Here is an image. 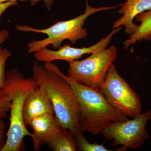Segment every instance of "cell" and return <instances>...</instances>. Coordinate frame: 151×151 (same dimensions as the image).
I'll return each instance as SVG.
<instances>
[{"mask_svg":"<svg viewBox=\"0 0 151 151\" xmlns=\"http://www.w3.org/2000/svg\"><path fill=\"white\" fill-rule=\"evenodd\" d=\"M99 89L112 107L127 117L135 118L142 113V103L139 96L117 72L114 64Z\"/></svg>","mask_w":151,"mask_h":151,"instance_id":"6","label":"cell"},{"mask_svg":"<svg viewBox=\"0 0 151 151\" xmlns=\"http://www.w3.org/2000/svg\"><path fill=\"white\" fill-rule=\"evenodd\" d=\"M33 77L25 78L17 69L16 80L12 96L9 128L7 133L5 145L2 151H20L24 150V137H31L23 116V108L28 94L38 86Z\"/></svg>","mask_w":151,"mask_h":151,"instance_id":"4","label":"cell"},{"mask_svg":"<svg viewBox=\"0 0 151 151\" xmlns=\"http://www.w3.org/2000/svg\"><path fill=\"white\" fill-rule=\"evenodd\" d=\"M47 145L50 150L54 151L77 150L72 133L69 130L65 128L57 134Z\"/></svg>","mask_w":151,"mask_h":151,"instance_id":"13","label":"cell"},{"mask_svg":"<svg viewBox=\"0 0 151 151\" xmlns=\"http://www.w3.org/2000/svg\"><path fill=\"white\" fill-rule=\"evenodd\" d=\"M17 2H6L0 3V19L4 13L7 10L13 6L17 5Z\"/></svg>","mask_w":151,"mask_h":151,"instance_id":"19","label":"cell"},{"mask_svg":"<svg viewBox=\"0 0 151 151\" xmlns=\"http://www.w3.org/2000/svg\"><path fill=\"white\" fill-rule=\"evenodd\" d=\"M6 125L4 122L0 119V151L4 148L6 142L4 141Z\"/></svg>","mask_w":151,"mask_h":151,"instance_id":"17","label":"cell"},{"mask_svg":"<svg viewBox=\"0 0 151 151\" xmlns=\"http://www.w3.org/2000/svg\"><path fill=\"white\" fill-rule=\"evenodd\" d=\"M32 76L39 86L44 88L63 127L71 132L73 138L82 133L78 103L69 83L56 72L37 62L33 65Z\"/></svg>","mask_w":151,"mask_h":151,"instance_id":"2","label":"cell"},{"mask_svg":"<svg viewBox=\"0 0 151 151\" xmlns=\"http://www.w3.org/2000/svg\"><path fill=\"white\" fill-rule=\"evenodd\" d=\"M32 130L31 137L33 149L38 151L47 145L58 133L64 128L55 114H44L36 117L29 126Z\"/></svg>","mask_w":151,"mask_h":151,"instance_id":"9","label":"cell"},{"mask_svg":"<svg viewBox=\"0 0 151 151\" xmlns=\"http://www.w3.org/2000/svg\"><path fill=\"white\" fill-rule=\"evenodd\" d=\"M122 29V27L113 29L106 37L88 47L78 48L65 44L56 50H52L45 47L35 52L34 56L36 60L45 63H51L56 60H65L68 63L77 60L84 55L91 54L107 48L113 37Z\"/></svg>","mask_w":151,"mask_h":151,"instance_id":"8","label":"cell"},{"mask_svg":"<svg viewBox=\"0 0 151 151\" xmlns=\"http://www.w3.org/2000/svg\"><path fill=\"white\" fill-rule=\"evenodd\" d=\"M151 119V109L132 120L116 122L108 124L101 132L107 139L112 140L113 147L137 150L150 137L146 125Z\"/></svg>","mask_w":151,"mask_h":151,"instance_id":"7","label":"cell"},{"mask_svg":"<svg viewBox=\"0 0 151 151\" xmlns=\"http://www.w3.org/2000/svg\"><path fill=\"white\" fill-rule=\"evenodd\" d=\"M136 21L140 22L138 29L134 33L130 35L124 42L125 49H128L137 42L151 40V9L138 15L135 18Z\"/></svg>","mask_w":151,"mask_h":151,"instance_id":"12","label":"cell"},{"mask_svg":"<svg viewBox=\"0 0 151 151\" xmlns=\"http://www.w3.org/2000/svg\"><path fill=\"white\" fill-rule=\"evenodd\" d=\"M44 66L62 76L72 86L78 104L79 125L82 132L98 135L110 123L128 120L127 116L111 106L99 89L74 81L63 74L52 62L45 63Z\"/></svg>","mask_w":151,"mask_h":151,"instance_id":"1","label":"cell"},{"mask_svg":"<svg viewBox=\"0 0 151 151\" xmlns=\"http://www.w3.org/2000/svg\"><path fill=\"white\" fill-rule=\"evenodd\" d=\"M86 2V10L84 13L69 20L58 22L47 28L40 29L25 25H16L15 29L18 31L42 33L47 35L46 38L29 42L28 44V53H34L50 45H52L55 48H59L66 40L74 44L79 40L86 38L88 35V31L83 26L89 16L102 11L113 9L121 5L116 6L94 8L89 5L88 0Z\"/></svg>","mask_w":151,"mask_h":151,"instance_id":"3","label":"cell"},{"mask_svg":"<svg viewBox=\"0 0 151 151\" xmlns=\"http://www.w3.org/2000/svg\"><path fill=\"white\" fill-rule=\"evenodd\" d=\"M9 36V33L5 29L1 30L0 31V47L3 42L5 41Z\"/></svg>","mask_w":151,"mask_h":151,"instance_id":"20","label":"cell"},{"mask_svg":"<svg viewBox=\"0 0 151 151\" xmlns=\"http://www.w3.org/2000/svg\"><path fill=\"white\" fill-rule=\"evenodd\" d=\"M14 81L11 77L6 78L5 86L0 89V119L6 118L10 110Z\"/></svg>","mask_w":151,"mask_h":151,"instance_id":"14","label":"cell"},{"mask_svg":"<svg viewBox=\"0 0 151 151\" xmlns=\"http://www.w3.org/2000/svg\"><path fill=\"white\" fill-rule=\"evenodd\" d=\"M40 1H43L45 7L48 11H50L52 7L54 4L53 0H30V3L32 6H34Z\"/></svg>","mask_w":151,"mask_h":151,"instance_id":"18","label":"cell"},{"mask_svg":"<svg viewBox=\"0 0 151 151\" xmlns=\"http://www.w3.org/2000/svg\"><path fill=\"white\" fill-rule=\"evenodd\" d=\"M27 0H0V3L6 2H17L18 1H20L22 2L26 1Z\"/></svg>","mask_w":151,"mask_h":151,"instance_id":"21","label":"cell"},{"mask_svg":"<svg viewBox=\"0 0 151 151\" xmlns=\"http://www.w3.org/2000/svg\"><path fill=\"white\" fill-rule=\"evenodd\" d=\"M121 6L118 12L122 16L114 23L113 29L124 26L125 32L132 35L139 27L134 23V19L139 14L151 9V0H126Z\"/></svg>","mask_w":151,"mask_h":151,"instance_id":"11","label":"cell"},{"mask_svg":"<svg viewBox=\"0 0 151 151\" xmlns=\"http://www.w3.org/2000/svg\"><path fill=\"white\" fill-rule=\"evenodd\" d=\"M44 114H55L54 108L42 86H37L30 92L25 100L23 116L26 126H29L33 119Z\"/></svg>","mask_w":151,"mask_h":151,"instance_id":"10","label":"cell"},{"mask_svg":"<svg viewBox=\"0 0 151 151\" xmlns=\"http://www.w3.org/2000/svg\"><path fill=\"white\" fill-rule=\"evenodd\" d=\"M118 56L117 48L112 45L82 60L70 61L67 76L80 84L99 89Z\"/></svg>","mask_w":151,"mask_h":151,"instance_id":"5","label":"cell"},{"mask_svg":"<svg viewBox=\"0 0 151 151\" xmlns=\"http://www.w3.org/2000/svg\"><path fill=\"white\" fill-rule=\"evenodd\" d=\"M12 55V53L8 49L0 47V89L5 86L6 63Z\"/></svg>","mask_w":151,"mask_h":151,"instance_id":"16","label":"cell"},{"mask_svg":"<svg viewBox=\"0 0 151 151\" xmlns=\"http://www.w3.org/2000/svg\"><path fill=\"white\" fill-rule=\"evenodd\" d=\"M77 150L81 151H110L103 145L97 143H89L83 133H80L74 137Z\"/></svg>","mask_w":151,"mask_h":151,"instance_id":"15","label":"cell"}]
</instances>
